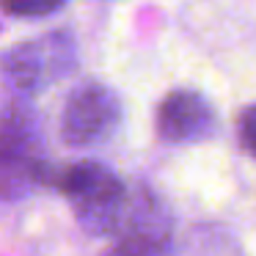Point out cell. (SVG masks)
<instances>
[{
  "instance_id": "obj_1",
  "label": "cell",
  "mask_w": 256,
  "mask_h": 256,
  "mask_svg": "<svg viewBox=\"0 0 256 256\" xmlns=\"http://www.w3.org/2000/svg\"><path fill=\"white\" fill-rule=\"evenodd\" d=\"M44 135L36 113L14 105L0 116V201H20L50 182Z\"/></svg>"
},
{
  "instance_id": "obj_2",
  "label": "cell",
  "mask_w": 256,
  "mask_h": 256,
  "mask_svg": "<svg viewBox=\"0 0 256 256\" xmlns=\"http://www.w3.org/2000/svg\"><path fill=\"white\" fill-rule=\"evenodd\" d=\"M50 184L69 198L80 226L88 234H116L127 210V188L102 162L83 160L50 174Z\"/></svg>"
},
{
  "instance_id": "obj_6",
  "label": "cell",
  "mask_w": 256,
  "mask_h": 256,
  "mask_svg": "<svg viewBox=\"0 0 256 256\" xmlns=\"http://www.w3.org/2000/svg\"><path fill=\"white\" fill-rule=\"evenodd\" d=\"M66 0H0V12L12 17H47L58 12Z\"/></svg>"
},
{
  "instance_id": "obj_4",
  "label": "cell",
  "mask_w": 256,
  "mask_h": 256,
  "mask_svg": "<svg viewBox=\"0 0 256 256\" xmlns=\"http://www.w3.org/2000/svg\"><path fill=\"white\" fill-rule=\"evenodd\" d=\"M122 102L116 91L102 83H83L66 96L61 113V138L74 149H88L116 132Z\"/></svg>"
},
{
  "instance_id": "obj_3",
  "label": "cell",
  "mask_w": 256,
  "mask_h": 256,
  "mask_svg": "<svg viewBox=\"0 0 256 256\" xmlns=\"http://www.w3.org/2000/svg\"><path fill=\"white\" fill-rule=\"evenodd\" d=\"M74 66V42L69 34H47L12 47L0 58V69L6 80L22 94L44 88L61 80Z\"/></svg>"
},
{
  "instance_id": "obj_8",
  "label": "cell",
  "mask_w": 256,
  "mask_h": 256,
  "mask_svg": "<svg viewBox=\"0 0 256 256\" xmlns=\"http://www.w3.org/2000/svg\"><path fill=\"white\" fill-rule=\"evenodd\" d=\"M105 256H160V254H152V250L135 248V245H130V242H122V240H118V245H113V248L108 250Z\"/></svg>"
},
{
  "instance_id": "obj_5",
  "label": "cell",
  "mask_w": 256,
  "mask_h": 256,
  "mask_svg": "<svg viewBox=\"0 0 256 256\" xmlns=\"http://www.w3.org/2000/svg\"><path fill=\"white\" fill-rule=\"evenodd\" d=\"M215 113L212 105L196 91H174L160 102L157 132L168 144H193L212 135Z\"/></svg>"
},
{
  "instance_id": "obj_7",
  "label": "cell",
  "mask_w": 256,
  "mask_h": 256,
  "mask_svg": "<svg viewBox=\"0 0 256 256\" xmlns=\"http://www.w3.org/2000/svg\"><path fill=\"white\" fill-rule=\"evenodd\" d=\"M240 140H242V146L256 157V105H250L248 110L240 116Z\"/></svg>"
}]
</instances>
